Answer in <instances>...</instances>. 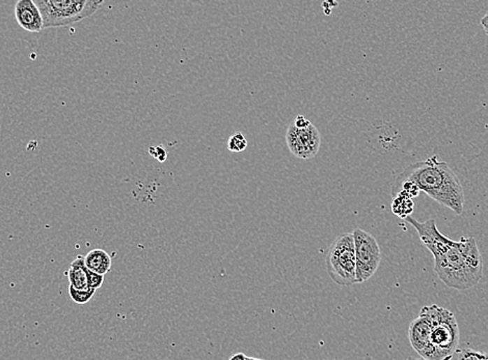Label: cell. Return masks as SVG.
Wrapping results in <instances>:
<instances>
[{
	"label": "cell",
	"mask_w": 488,
	"mask_h": 360,
	"mask_svg": "<svg viewBox=\"0 0 488 360\" xmlns=\"http://www.w3.org/2000/svg\"><path fill=\"white\" fill-rule=\"evenodd\" d=\"M404 220L415 227L433 255L434 271L445 285L464 291L479 283L483 276V261L474 237L449 239L438 231L434 219L419 223L410 215Z\"/></svg>",
	"instance_id": "cell-1"
},
{
	"label": "cell",
	"mask_w": 488,
	"mask_h": 360,
	"mask_svg": "<svg viewBox=\"0 0 488 360\" xmlns=\"http://www.w3.org/2000/svg\"><path fill=\"white\" fill-rule=\"evenodd\" d=\"M410 181L428 197L451 209L457 215L464 213V193L457 174L446 162L436 158L418 161L406 167L395 182Z\"/></svg>",
	"instance_id": "cell-2"
},
{
	"label": "cell",
	"mask_w": 488,
	"mask_h": 360,
	"mask_svg": "<svg viewBox=\"0 0 488 360\" xmlns=\"http://www.w3.org/2000/svg\"><path fill=\"white\" fill-rule=\"evenodd\" d=\"M431 321L430 346L426 360L452 359L458 349L460 332L455 316L446 308L433 306H424Z\"/></svg>",
	"instance_id": "cell-3"
},
{
	"label": "cell",
	"mask_w": 488,
	"mask_h": 360,
	"mask_svg": "<svg viewBox=\"0 0 488 360\" xmlns=\"http://www.w3.org/2000/svg\"><path fill=\"white\" fill-rule=\"evenodd\" d=\"M42 13L45 29L66 27L93 16L104 0H34Z\"/></svg>",
	"instance_id": "cell-4"
},
{
	"label": "cell",
	"mask_w": 488,
	"mask_h": 360,
	"mask_svg": "<svg viewBox=\"0 0 488 360\" xmlns=\"http://www.w3.org/2000/svg\"><path fill=\"white\" fill-rule=\"evenodd\" d=\"M325 265L329 278L337 285L349 287L357 283L352 233L343 234L331 244L325 257Z\"/></svg>",
	"instance_id": "cell-5"
},
{
	"label": "cell",
	"mask_w": 488,
	"mask_h": 360,
	"mask_svg": "<svg viewBox=\"0 0 488 360\" xmlns=\"http://www.w3.org/2000/svg\"><path fill=\"white\" fill-rule=\"evenodd\" d=\"M357 283L370 280L378 271L382 261L380 244L374 236L357 227L353 231Z\"/></svg>",
	"instance_id": "cell-6"
},
{
	"label": "cell",
	"mask_w": 488,
	"mask_h": 360,
	"mask_svg": "<svg viewBox=\"0 0 488 360\" xmlns=\"http://www.w3.org/2000/svg\"><path fill=\"white\" fill-rule=\"evenodd\" d=\"M286 140L291 153L303 160L314 158L320 149V132L312 123L308 127L299 128L292 121L287 130Z\"/></svg>",
	"instance_id": "cell-7"
},
{
	"label": "cell",
	"mask_w": 488,
	"mask_h": 360,
	"mask_svg": "<svg viewBox=\"0 0 488 360\" xmlns=\"http://www.w3.org/2000/svg\"><path fill=\"white\" fill-rule=\"evenodd\" d=\"M430 332H431V321L427 313L422 308L418 318L410 323V329H408L410 345L422 359H425L429 349Z\"/></svg>",
	"instance_id": "cell-8"
},
{
	"label": "cell",
	"mask_w": 488,
	"mask_h": 360,
	"mask_svg": "<svg viewBox=\"0 0 488 360\" xmlns=\"http://www.w3.org/2000/svg\"><path fill=\"white\" fill-rule=\"evenodd\" d=\"M15 18L29 33H40L44 29L42 13L34 0H18L15 4Z\"/></svg>",
	"instance_id": "cell-9"
},
{
	"label": "cell",
	"mask_w": 488,
	"mask_h": 360,
	"mask_svg": "<svg viewBox=\"0 0 488 360\" xmlns=\"http://www.w3.org/2000/svg\"><path fill=\"white\" fill-rule=\"evenodd\" d=\"M89 269L85 263V257H78L72 262L69 269L66 271L70 285L75 289L89 290Z\"/></svg>",
	"instance_id": "cell-10"
},
{
	"label": "cell",
	"mask_w": 488,
	"mask_h": 360,
	"mask_svg": "<svg viewBox=\"0 0 488 360\" xmlns=\"http://www.w3.org/2000/svg\"><path fill=\"white\" fill-rule=\"evenodd\" d=\"M85 263L87 269L96 273H108L111 269V257L103 249H93L85 257Z\"/></svg>",
	"instance_id": "cell-11"
},
{
	"label": "cell",
	"mask_w": 488,
	"mask_h": 360,
	"mask_svg": "<svg viewBox=\"0 0 488 360\" xmlns=\"http://www.w3.org/2000/svg\"><path fill=\"white\" fill-rule=\"evenodd\" d=\"M392 210L394 214L401 217L402 219H406L414 211V202L412 197H408L406 193H399L393 197Z\"/></svg>",
	"instance_id": "cell-12"
},
{
	"label": "cell",
	"mask_w": 488,
	"mask_h": 360,
	"mask_svg": "<svg viewBox=\"0 0 488 360\" xmlns=\"http://www.w3.org/2000/svg\"><path fill=\"white\" fill-rule=\"evenodd\" d=\"M96 290L89 289V290H79L75 289L74 287L70 285L69 287V294L71 298H72L73 301L77 304H85L94 297L95 295Z\"/></svg>",
	"instance_id": "cell-13"
},
{
	"label": "cell",
	"mask_w": 488,
	"mask_h": 360,
	"mask_svg": "<svg viewBox=\"0 0 488 360\" xmlns=\"http://www.w3.org/2000/svg\"><path fill=\"white\" fill-rule=\"evenodd\" d=\"M247 148V140L243 133H234L228 140V149L233 153L243 152Z\"/></svg>",
	"instance_id": "cell-14"
},
{
	"label": "cell",
	"mask_w": 488,
	"mask_h": 360,
	"mask_svg": "<svg viewBox=\"0 0 488 360\" xmlns=\"http://www.w3.org/2000/svg\"><path fill=\"white\" fill-rule=\"evenodd\" d=\"M452 359H488V355L482 351L471 350V349H464V350H456Z\"/></svg>",
	"instance_id": "cell-15"
},
{
	"label": "cell",
	"mask_w": 488,
	"mask_h": 360,
	"mask_svg": "<svg viewBox=\"0 0 488 360\" xmlns=\"http://www.w3.org/2000/svg\"><path fill=\"white\" fill-rule=\"evenodd\" d=\"M89 273V289H94L97 291L98 289L102 287L104 283V276L102 274L96 273V272L91 271L89 269L87 271Z\"/></svg>",
	"instance_id": "cell-16"
},
{
	"label": "cell",
	"mask_w": 488,
	"mask_h": 360,
	"mask_svg": "<svg viewBox=\"0 0 488 360\" xmlns=\"http://www.w3.org/2000/svg\"><path fill=\"white\" fill-rule=\"evenodd\" d=\"M150 154L154 157V158L157 159L159 162H164L168 158V153L164 150L162 147H151L149 150Z\"/></svg>",
	"instance_id": "cell-17"
},
{
	"label": "cell",
	"mask_w": 488,
	"mask_h": 360,
	"mask_svg": "<svg viewBox=\"0 0 488 360\" xmlns=\"http://www.w3.org/2000/svg\"><path fill=\"white\" fill-rule=\"evenodd\" d=\"M293 123H294L296 127L299 128H305L308 127V126L311 123V121L309 120H307V119L305 118L303 116H297L296 119H295L294 121H293Z\"/></svg>",
	"instance_id": "cell-18"
},
{
	"label": "cell",
	"mask_w": 488,
	"mask_h": 360,
	"mask_svg": "<svg viewBox=\"0 0 488 360\" xmlns=\"http://www.w3.org/2000/svg\"><path fill=\"white\" fill-rule=\"evenodd\" d=\"M231 360H238V359H250V360H254V359H254V357H246L245 354H243V353H237V354L233 355V357H231Z\"/></svg>",
	"instance_id": "cell-19"
},
{
	"label": "cell",
	"mask_w": 488,
	"mask_h": 360,
	"mask_svg": "<svg viewBox=\"0 0 488 360\" xmlns=\"http://www.w3.org/2000/svg\"><path fill=\"white\" fill-rule=\"evenodd\" d=\"M481 25H482L483 29H485V33H487L488 37V12L485 14V16L481 19Z\"/></svg>",
	"instance_id": "cell-20"
}]
</instances>
